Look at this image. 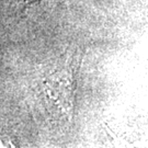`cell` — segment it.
I'll list each match as a JSON object with an SVG mask.
<instances>
[{"label": "cell", "instance_id": "6da1fadb", "mask_svg": "<svg viewBox=\"0 0 148 148\" xmlns=\"http://www.w3.org/2000/svg\"><path fill=\"white\" fill-rule=\"evenodd\" d=\"M40 1H41V0H24L27 7H30V5H34V3H37V2H40Z\"/></svg>", "mask_w": 148, "mask_h": 148}]
</instances>
